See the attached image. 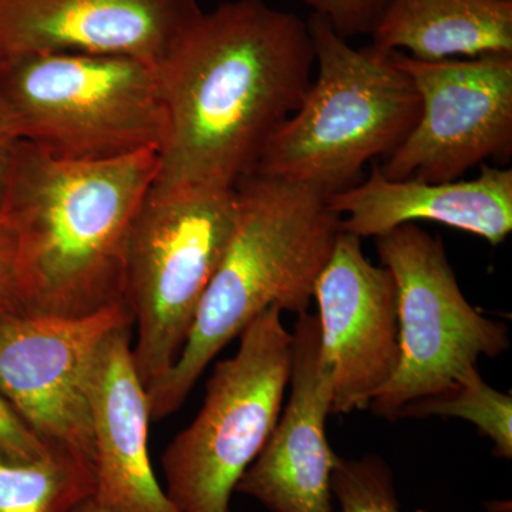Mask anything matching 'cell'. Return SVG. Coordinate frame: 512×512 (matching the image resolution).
<instances>
[{
	"label": "cell",
	"instance_id": "6da1fadb",
	"mask_svg": "<svg viewBox=\"0 0 512 512\" xmlns=\"http://www.w3.org/2000/svg\"><path fill=\"white\" fill-rule=\"evenodd\" d=\"M316 66L308 22L264 0L201 12L156 66L165 110L157 184L235 188L301 106Z\"/></svg>",
	"mask_w": 512,
	"mask_h": 512
},
{
	"label": "cell",
	"instance_id": "7a4b0ae2",
	"mask_svg": "<svg viewBox=\"0 0 512 512\" xmlns=\"http://www.w3.org/2000/svg\"><path fill=\"white\" fill-rule=\"evenodd\" d=\"M157 148L69 160L15 141L3 175L29 315L82 318L123 301L128 237L156 183Z\"/></svg>",
	"mask_w": 512,
	"mask_h": 512
},
{
	"label": "cell",
	"instance_id": "3957f363",
	"mask_svg": "<svg viewBox=\"0 0 512 512\" xmlns=\"http://www.w3.org/2000/svg\"><path fill=\"white\" fill-rule=\"evenodd\" d=\"M234 231L177 362L147 387L151 421L177 412L215 356L271 306L308 312L342 221L305 185L251 174L237 185Z\"/></svg>",
	"mask_w": 512,
	"mask_h": 512
},
{
	"label": "cell",
	"instance_id": "277c9868",
	"mask_svg": "<svg viewBox=\"0 0 512 512\" xmlns=\"http://www.w3.org/2000/svg\"><path fill=\"white\" fill-rule=\"evenodd\" d=\"M318 74L298 110L266 144L255 173L329 195L357 184L419 119L420 96L392 52L355 49L322 16L308 20Z\"/></svg>",
	"mask_w": 512,
	"mask_h": 512
},
{
	"label": "cell",
	"instance_id": "5b68a950",
	"mask_svg": "<svg viewBox=\"0 0 512 512\" xmlns=\"http://www.w3.org/2000/svg\"><path fill=\"white\" fill-rule=\"evenodd\" d=\"M0 107L13 141L69 160L160 148L156 67L123 56L56 53L0 63Z\"/></svg>",
	"mask_w": 512,
	"mask_h": 512
},
{
	"label": "cell",
	"instance_id": "8992f818",
	"mask_svg": "<svg viewBox=\"0 0 512 512\" xmlns=\"http://www.w3.org/2000/svg\"><path fill=\"white\" fill-rule=\"evenodd\" d=\"M237 218V191L154 183L141 204L124 264L123 301L137 323L134 363L144 386L181 355L202 296Z\"/></svg>",
	"mask_w": 512,
	"mask_h": 512
},
{
	"label": "cell",
	"instance_id": "52a82bcc",
	"mask_svg": "<svg viewBox=\"0 0 512 512\" xmlns=\"http://www.w3.org/2000/svg\"><path fill=\"white\" fill-rule=\"evenodd\" d=\"M239 339L237 353L215 365L200 413L161 458L165 494L180 512H231L239 480L281 416L293 357L281 309L256 316Z\"/></svg>",
	"mask_w": 512,
	"mask_h": 512
},
{
	"label": "cell",
	"instance_id": "ba28073f",
	"mask_svg": "<svg viewBox=\"0 0 512 512\" xmlns=\"http://www.w3.org/2000/svg\"><path fill=\"white\" fill-rule=\"evenodd\" d=\"M375 239L396 284L400 357L369 409L394 421L403 407L451 389L481 356L504 353L510 332L467 301L440 237L406 224Z\"/></svg>",
	"mask_w": 512,
	"mask_h": 512
},
{
	"label": "cell",
	"instance_id": "9c48e42d",
	"mask_svg": "<svg viewBox=\"0 0 512 512\" xmlns=\"http://www.w3.org/2000/svg\"><path fill=\"white\" fill-rule=\"evenodd\" d=\"M420 96V114L380 171L390 180H460L512 153V53L423 62L392 52Z\"/></svg>",
	"mask_w": 512,
	"mask_h": 512
},
{
	"label": "cell",
	"instance_id": "30bf717a",
	"mask_svg": "<svg viewBox=\"0 0 512 512\" xmlns=\"http://www.w3.org/2000/svg\"><path fill=\"white\" fill-rule=\"evenodd\" d=\"M133 325L124 301L82 318H0V392L47 447L93 464L94 360L110 333Z\"/></svg>",
	"mask_w": 512,
	"mask_h": 512
},
{
	"label": "cell",
	"instance_id": "8fae6325",
	"mask_svg": "<svg viewBox=\"0 0 512 512\" xmlns=\"http://www.w3.org/2000/svg\"><path fill=\"white\" fill-rule=\"evenodd\" d=\"M320 357L332 389L330 414L367 410L399 365L396 284L342 232L313 289Z\"/></svg>",
	"mask_w": 512,
	"mask_h": 512
},
{
	"label": "cell",
	"instance_id": "7c38bea8",
	"mask_svg": "<svg viewBox=\"0 0 512 512\" xmlns=\"http://www.w3.org/2000/svg\"><path fill=\"white\" fill-rule=\"evenodd\" d=\"M201 12L197 0H0V63L82 53L156 67Z\"/></svg>",
	"mask_w": 512,
	"mask_h": 512
},
{
	"label": "cell",
	"instance_id": "4fadbf2b",
	"mask_svg": "<svg viewBox=\"0 0 512 512\" xmlns=\"http://www.w3.org/2000/svg\"><path fill=\"white\" fill-rule=\"evenodd\" d=\"M292 338L289 402L235 493L272 512H333L332 474L339 456L326 436L332 389L320 357L318 316L298 315Z\"/></svg>",
	"mask_w": 512,
	"mask_h": 512
},
{
	"label": "cell",
	"instance_id": "5bb4252c",
	"mask_svg": "<svg viewBox=\"0 0 512 512\" xmlns=\"http://www.w3.org/2000/svg\"><path fill=\"white\" fill-rule=\"evenodd\" d=\"M131 328L107 336L90 376L93 498L111 512H180L148 456L150 404L134 363Z\"/></svg>",
	"mask_w": 512,
	"mask_h": 512
},
{
	"label": "cell",
	"instance_id": "9a60e30c",
	"mask_svg": "<svg viewBox=\"0 0 512 512\" xmlns=\"http://www.w3.org/2000/svg\"><path fill=\"white\" fill-rule=\"evenodd\" d=\"M342 231L377 238L417 221L460 229L500 245L512 231V170L483 165L473 180H390L375 164L367 180L328 197Z\"/></svg>",
	"mask_w": 512,
	"mask_h": 512
},
{
	"label": "cell",
	"instance_id": "2e32d148",
	"mask_svg": "<svg viewBox=\"0 0 512 512\" xmlns=\"http://www.w3.org/2000/svg\"><path fill=\"white\" fill-rule=\"evenodd\" d=\"M370 36L423 62L512 53V0H390Z\"/></svg>",
	"mask_w": 512,
	"mask_h": 512
},
{
	"label": "cell",
	"instance_id": "e0dca14e",
	"mask_svg": "<svg viewBox=\"0 0 512 512\" xmlns=\"http://www.w3.org/2000/svg\"><path fill=\"white\" fill-rule=\"evenodd\" d=\"M94 493L92 461L52 448L35 461L0 457V512H72Z\"/></svg>",
	"mask_w": 512,
	"mask_h": 512
},
{
	"label": "cell",
	"instance_id": "ac0fdd59",
	"mask_svg": "<svg viewBox=\"0 0 512 512\" xmlns=\"http://www.w3.org/2000/svg\"><path fill=\"white\" fill-rule=\"evenodd\" d=\"M457 417L470 421L481 436L491 440L494 456L512 458V397L485 382L478 367L468 370L451 389L403 407L397 419Z\"/></svg>",
	"mask_w": 512,
	"mask_h": 512
},
{
	"label": "cell",
	"instance_id": "d6986e66",
	"mask_svg": "<svg viewBox=\"0 0 512 512\" xmlns=\"http://www.w3.org/2000/svg\"><path fill=\"white\" fill-rule=\"evenodd\" d=\"M332 494L340 512H400L392 468L373 454L355 460L339 457Z\"/></svg>",
	"mask_w": 512,
	"mask_h": 512
},
{
	"label": "cell",
	"instance_id": "ffe728a7",
	"mask_svg": "<svg viewBox=\"0 0 512 512\" xmlns=\"http://www.w3.org/2000/svg\"><path fill=\"white\" fill-rule=\"evenodd\" d=\"M313 15L322 16L333 30L349 37L372 35L390 0H301Z\"/></svg>",
	"mask_w": 512,
	"mask_h": 512
},
{
	"label": "cell",
	"instance_id": "44dd1931",
	"mask_svg": "<svg viewBox=\"0 0 512 512\" xmlns=\"http://www.w3.org/2000/svg\"><path fill=\"white\" fill-rule=\"evenodd\" d=\"M52 451L20 419L0 392V457L12 461H35Z\"/></svg>",
	"mask_w": 512,
	"mask_h": 512
},
{
	"label": "cell",
	"instance_id": "7402d4cb",
	"mask_svg": "<svg viewBox=\"0 0 512 512\" xmlns=\"http://www.w3.org/2000/svg\"><path fill=\"white\" fill-rule=\"evenodd\" d=\"M25 313L19 286L15 234L0 214V318Z\"/></svg>",
	"mask_w": 512,
	"mask_h": 512
},
{
	"label": "cell",
	"instance_id": "603a6c76",
	"mask_svg": "<svg viewBox=\"0 0 512 512\" xmlns=\"http://www.w3.org/2000/svg\"><path fill=\"white\" fill-rule=\"evenodd\" d=\"M15 141L10 138L8 128H6L5 119H3L2 107H0V167H3L6 163V158L10 148H12Z\"/></svg>",
	"mask_w": 512,
	"mask_h": 512
},
{
	"label": "cell",
	"instance_id": "cb8c5ba5",
	"mask_svg": "<svg viewBox=\"0 0 512 512\" xmlns=\"http://www.w3.org/2000/svg\"><path fill=\"white\" fill-rule=\"evenodd\" d=\"M72 512H111L104 508L103 505L97 503L92 497L86 498V500L82 501Z\"/></svg>",
	"mask_w": 512,
	"mask_h": 512
},
{
	"label": "cell",
	"instance_id": "d4e9b609",
	"mask_svg": "<svg viewBox=\"0 0 512 512\" xmlns=\"http://www.w3.org/2000/svg\"><path fill=\"white\" fill-rule=\"evenodd\" d=\"M3 175H5V165H3V167H0V210H2L3 202Z\"/></svg>",
	"mask_w": 512,
	"mask_h": 512
},
{
	"label": "cell",
	"instance_id": "484cf974",
	"mask_svg": "<svg viewBox=\"0 0 512 512\" xmlns=\"http://www.w3.org/2000/svg\"><path fill=\"white\" fill-rule=\"evenodd\" d=\"M416 512H427V511H424V510H417Z\"/></svg>",
	"mask_w": 512,
	"mask_h": 512
}]
</instances>
